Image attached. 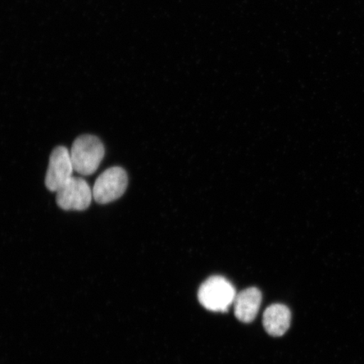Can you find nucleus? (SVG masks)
<instances>
[{"label": "nucleus", "mask_w": 364, "mask_h": 364, "mask_svg": "<svg viewBox=\"0 0 364 364\" xmlns=\"http://www.w3.org/2000/svg\"><path fill=\"white\" fill-rule=\"evenodd\" d=\"M93 193L87 181L73 176L67 184L57 192L58 207L66 211H83L90 207Z\"/></svg>", "instance_id": "4"}, {"label": "nucleus", "mask_w": 364, "mask_h": 364, "mask_svg": "<svg viewBox=\"0 0 364 364\" xmlns=\"http://www.w3.org/2000/svg\"><path fill=\"white\" fill-rule=\"evenodd\" d=\"M198 300L208 311L226 312L234 304V286L224 277L213 276L203 283L198 290Z\"/></svg>", "instance_id": "2"}, {"label": "nucleus", "mask_w": 364, "mask_h": 364, "mask_svg": "<svg viewBox=\"0 0 364 364\" xmlns=\"http://www.w3.org/2000/svg\"><path fill=\"white\" fill-rule=\"evenodd\" d=\"M262 295L257 288H249L236 294L234 307L235 315L243 323H250L257 317L260 309Z\"/></svg>", "instance_id": "6"}, {"label": "nucleus", "mask_w": 364, "mask_h": 364, "mask_svg": "<svg viewBox=\"0 0 364 364\" xmlns=\"http://www.w3.org/2000/svg\"><path fill=\"white\" fill-rule=\"evenodd\" d=\"M75 169L73 166L70 152L63 146L53 149L50 156L45 184L51 192L57 193L68 183L73 177Z\"/></svg>", "instance_id": "5"}, {"label": "nucleus", "mask_w": 364, "mask_h": 364, "mask_svg": "<svg viewBox=\"0 0 364 364\" xmlns=\"http://www.w3.org/2000/svg\"><path fill=\"white\" fill-rule=\"evenodd\" d=\"M129 183L127 172L122 167H112L98 176L92 189L93 198L100 204L116 201L124 194Z\"/></svg>", "instance_id": "3"}, {"label": "nucleus", "mask_w": 364, "mask_h": 364, "mask_svg": "<svg viewBox=\"0 0 364 364\" xmlns=\"http://www.w3.org/2000/svg\"><path fill=\"white\" fill-rule=\"evenodd\" d=\"M105 156L101 140L93 135H82L75 140L70 156L75 171L82 176H90L97 171Z\"/></svg>", "instance_id": "1"}, {"label": "nucleus", "mask_w": 364, "mask_h": 364, "mask_svg": "<svg viewBox=\"0 0 364 364\" xmlns=\"http://www.w3.org/2000/svg\"><path fill=\"white\" fill-rule=\"evenodd\" d=\"M290 323L291 311L284 304H272L264 312V328L268 334L275 336V338L284 336L289 330Z\"/></svg>", "instance_id": "7"}]
</instances>
